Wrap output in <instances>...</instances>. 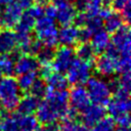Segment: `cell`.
I'll return each mask as SVG.
<instances>
[{
  "instance_id": "b9f144b4",
  "label": "cell",
  "mask_w": 131,
  "mask_h": 131,
  "mask_svg": "<svg viewBox=\"0 0 131 131\" xmlns=\"http://www.w3.org/2000/svg\"><path fill=\"white\" fill-rule=\"evenodd\" d=\"M121 11H122V14H121V15H122L124 21L129 23L130 16H131V4H130V2H128V3L123 7V9H122Z\"/></svg>"
},
{
  "instance_id": "7c38bea8",
  "label": "cell",
  "mask_w": 131,
  "mask_h": 131,
  "mask_svg": "<svg viewBox=\"0 0 131 131\" xmlns=\"http://www.w3.org/2000/svg\"><path fill=\"white\" fill-rule=\"evenodd\" d=\"M106 111L110 114V116L113 119H116L122 115L129 114L130 111V99L129 98H122V97H116L114 96L112 99L107 101Z\"/></svg>"
},
{
  "instance_id": "ac0fdd59",
  "label": "cell",
  "mask_w": 131,
  "mask_h": 131,
  "mask_svg": "<svg viewBox=\"0 0 131 131\" xmlns=\"http://www.w3.org/2000/svg\"><path fill=\"white\" fill-rule=\"evenodd\" d=\"M90 40H91V46L93 47L95 53H101L102 51H104L111 42L108 33L102 29L93 33Z\"/></svg>"
},
{
  "instance_id": "3957f363",
  "label": "cell",
  "mask_w": 131,
  "mask_h": 131,
  "mask_svg": "<svg viewBox=\"0 0 131 131\" xmlns=\"http://www.w3.org/2000/svg\"><path fill=\"white\" fill-rule=\"evenodd\" d=\"M35 34L39 41L44 45L49 47H55L58 43L57 41V27L53 18L43 15L36 19L35 21Z\"/></svg>"
},
{
  "instance_id": "cb8c5ba5",
  "label": "cell",
  "mask_w": 131,
  "mask_h": 131,
  "mask_svg": "<svg viewBox=\"0 0 131 131\" xmlns=\"http://www.w3.org/2000/svg\"><path fill=\"white\" fill-rule=\"evenodd\" d=\"M36 19L33 18L28 12L21 14L19 20L15 25V32H23V33H31L34 29Z\"/></svg>"
},
{
  "instance_id": "8fae6325",
  "label": "cell",
  "mask_w": 131,
  "mask_h": 131,
  "mask_svg": "<svg viewBox=\"0 0 131 131\" xmlns=\"http://www.w3.org/2000/svg\"><path fill=\"white\" fill-rule=\"evenodd\" d=\"M117 59L106 53L100 54L96 59H95V71L104 77H110L113 74H115L116 69H117Z\"/></svg>"
},
{
  "instance_id": "d6a6232c",
  "label": "cell",
  "mask_w": 131,
  "mask_h": 131,
  "mask_svg": "<svg viewBox=\"0 0 131 131\" xmlns=\"http://www.w3.org/2000/svg\"><path fill=\"white\" fill-rule=\"evenodd\" d=\"M101 0H90V3L86 9V11H84L88 17H92L95 15H98L100 9H101Z\"/></svg>"
},
{
  "instance_id": "816d5d0a",
  "label": "cell",
  "mask_w": 131,
  "mask_h": 131,
  "mask_svg": "<svg viewBox=\"0 0 131 131\" xmlns=\"http://www.w3.org/2000/svg\"><path fill=\"white\" fill-rule=\"evenodd\" d=\"M3 77V73L1 72V70H0V78H2Z\"/></svg>"
},
{
  "instance_id": "e0dca14e",
  "label": "cell",
  "mask_w": 131,
  "mask_h": 131,
  "mask_svg": "<svg viewBox=\"0 0 131 131\" xmlns=\"http://www.w3.org/2000/svg\"><path fill=\"white\" fill-rule=\"evenodd\" d=\"M38 104L39 99L37 97H35L32 94H27L24 97H20L18 104L16 106L17 113L21 115H33L36 112Z\"/></svg>"
},
{
  "instance_id": "1f68e13d",
  "label": "cell",
  "mask_w": 131,
  "mask_h": 131,
  "mask_svg": "<svg viewBox=\"0 0 131 131\" xmlns=\"http://www.w3.org/2000/svg\"><path fill=\"white\" fill-rule=\"evenodd\" d=\"M92 33H95L102 29L103 27V19L99 15H95L92 17H88V20L86 23V26Z\"/></svg>"
},
{
  "instance_id": "83f0119b",
  "label": "cell",
  "mask_w": 131,
  "mask_h": 131,
  "mask_svg": "<svg viewBox=\"0 0 131 131\" xmlns=\"http://www.w3.org/2000/svg\"><path fill=\"white\" fill-rule=\"evenodd\" d=\"M0 70L3 76H11L14 73V59L9 53L0 55Z\"/></svg>"
},
{
  "instance_id": "bcb514c9",
  "label": "cell",
  "mask_w": 131,
  "mask_h": 131,
  "mask_svg": "<svg viewBox=\"0 0 131 131\" xmlns=\"http://www.w3.org/2000/svg\"><path fill=\"white\" fill-rule=\"evenodd\" d=\"M49 1H51L52 4L55 5V6H58V5H60V4L64 3V2H67V0H49Z\"/></svg>"
},
{
  "instance_id": "ee69618b",
  "label": "cell",
  "mask_w": 131,
  "mask_h": 131,
  "mask_svg": "<svg viewBox=\"0 0 131 131\" xmlns=\"http://www.w3.org/2000/svg\"><path fill=\"white\" fill-rule=\"evenodd\" d=\"M16 2L18 3V5L21 8H28L29 6H31L34 2V0H16Z\"/></svg>"
},
{
  "instance_id": "d6986e66",
  "label": "cell",
  "mask_w": 131,
  "mask_h": 131,
  "mask_svg": "<svg viewBox=\"0 0 131 131\" xmlns=\"http://www.w3.org/2000/svg\"><path fill=\"white\" fill-rule=\"evenodd\" d=\"M45 83L49 89L53 90H64L67 89L69 82L67 80V77H64L61 73L58 72H51L49 75H47L45 78Z\"/></svg>"
},
{
  "instance_id": "7dc6e473",
  "label": "cell",
  "mask_w": 131,
  "mask_h": 131,
  "mask_svg": "<svg viewBox=\"0 0 131 131\" xmlns=\"http://www.w3.org/2000/svg\"><path fill=\"white\" fill-rule=\"evenodd\" d=\"M113 1H114V0H101V3H102V5H103V6L108 7L110 5H112Z\"/></svg>"
},
{
  "instance_id": "277c9868",
  "label": "cell",
  "mask_w": 131,
  "mask_h": 131,
  "mask_svg": "<svg viewBox=\"0 0 131 131\" xmlns=\"http://www.w3.org/2000/svg\"><path fill=\"white\" fill-rule=\"evenodd\" d=\"M86 90L88 92L89 98L93 103L105 105L111 98V88L108 83L103 79L98 77H90L87 82Z\"/></svg>"
},
{
  "instance_id": "603a6c76",
  "label": "cell",
  "mask_w": 131,
  "mask_h": 131,
  "mask_svg": "<svg viewBox=\"0 0 131 131\" xmlns=\"http://www.w3.org/2000/svg\"><path fill=\"white\" fill-rule=\"evenodd\" d=\"M18 114L19 131H35L38 127V120L33 115H21Z\"/></svg>"
},
{
  "instance_id": "4dcf8cb0",
  "label": "cell",
  "mask_w": 131,
  "mask_h": 131,
  "mask_svg": "<svg viewBox=\"0 0 131 131\" xmlns=\"http://www.w3.org/2000/svg\"><path fill=\"white\" fill-rule=\"evenodd\" d=\"M130 66H131L130 54L129 55H121L117 59L116 72H118L119 74H122L125 72H130Z\"/></svg>"
},
{
  "instance_id": "6da1fadb",
  "label": "cell",
  "mask_w": 131,
  "mask_h": 131,
  "mask_svg": "<svg viewBox=\"0 0 131 131\" xmlns=\"http://www.w3.org/2000/svg\"><path fill=\"white\" fill-rule=\"evenodd\" d=\"M45 99L39 102L36 110L38 122L48 124L63 119L69 111V92L64 90L47 89Z\"/></svg>"
},
{
  "instance_id": "52a82bcc",
  "label": "cell",
  "mask_w": 131,
  "mask_h": 131,
  "mask_svg": "<svg viewBox=\"0 0 131 131\" xmlns=\"http://www.w3.org/2000/svg\"><path fill=\"white\" fill-rule=\"evenodd\" d=\"M23 14V8L15 1L3 6L0 11V26L5 29H10L15 27Z\"/></svg>"
},
{
  "instance_id": "c3c4849f",
  "label": "cell",
  "mask_w": 131,
  "mask_h": 131,
  "mask_svg": "<svg viewBox=\"0 0 131 131\" xmlns=\"http://www.w3.org/2000/svg\"><path fill=\"white\" fill-rule=\"evenodd\" d=\"M14 0H0V5L1 6H5V5H7V4H9V3H11V2H13Z\"/></svg>"
},
{
  "instance_id": "f6af8a7d",
  "label": "cell",
  "mask_w": 131,
  "mask_h": 131,
  "mask_svg": "<svg viewBox=\"0 0 131 131\" xmlns=\"http://www.w3.org/2000/svg\"><path fill=\"white\" fill-rule=\"evenodd\" d=\"M34 1L36 2V4H39V5L43 6V7L49 3V0H34Z\"/></svg>"
},
{
  "instance_id": "4fadbf2b",
  "label": "cell",
  "mask_w": 131,
  "mask_h": 131,
  "mask_svg": "<svg viewBox=\"0 0 131 131\" xmlns=\"http://www.w3.org/2000/svg\"><path fill=\"white\" fill-rule=\"evenodd\" d=\"M39 68L38 60L28 53H24L23 55L18 56L14 61V73L16 75H21L28 72L37 71Z\"/></svg>"
},
{
  "instance_id": "f546056e",
  "label": "cell",
  "mask_w": 131,
  "mask_h": 131,
  "mask_svg": "<svg viewBox=\"0 0 131 131\" xmlns=\"http://www.w3.org/2000/svg\"><path fill=\"white\" fill-rule=\"evenodd\" d=\"M116 123L112 117H103L99 122L92 126L91 131H115Z\"/></svg>"
},
{
  "instance_id": "484cf974",
  "label": "cell",
  "mask_w": 131,
  "mask_h": 131,
  "mask_svg": "<svg viewBox=\"0 0 131 131\" xmlns=\"http://www.w3.org/2000/svg\"><path fill=\"white\" fill-rule=\"evenodd\" d=\"M18 76L19 77L16 81H17V85H18L19 89L23 91H29L32 84L37 79V72L36 71L28 72V73H25V74H21Z\"/></svg>"
},
{
  "instance_id": "2e32d148",
  "label": "cell",
  "mask_w": 131,
  "mask_h": 131,
  "mask_svg": "<svg viewBox=\"0 0 131 131\" xmlns=\"http://www.w3.org/2000/svg\"><path fill=\"white\" fill-rule=\"evenodd\" d=\"M16 41L14 32L9 29L0 31V53H11L15 50Z\"/></svg>"
},
{
  "instance_id": "f1b7e54d",
  "label": "cell",
  "mask_w": 131,
  "mask_h": 131,
  "mask_svg": "<svg viewBox=\"0 0 131 131\" xmlns=\"http://www.w3.org/2000/svg\"><path fill=\"white\" fill-rule=\"evenodd\" d=\"M47 89H48V87H47L45 81L37 78L34 81V83L32 84V86L30 88V92H31L32 95H34L35 97L40 99V98L45 96V94L47 92Z\"/></svg>"
},
{
  "instance_id": "8992f818",
  "label": "cell",
  "mask_w": 131,
  "mask_h": 131,
  "mask_svg": "<svg viewBox=\"0 0 131 131\" xmlns=\"http://www.w3.org/2000/svg\"><path fill=\"white\" fill-rule=\"evenodd\" d=\"M75 50L71 46H61L55 52L51 62V68L53 71L58 73H66L72 62L75 59Z\"/></svg>"
},
{
  "instance_id": "5b68a950",
  "label": "cell",
  "mask_w": 131,
  "mask_h": 131,
  "mask_svg": "<svg viewBox=\"0 0 131 131\" xmlns=\"http://www.w3.org/2000/svg\"><path fill=\"white\" fill-rule=\"evenodd\" d=\"M91 73L92 64L90 61L75 58L67 71V80L71 84L82 85L91 77Z\"/></svg>"
},
{
  "instance_id": "f35d334b",
  "label": "cell",
  "mask_w": 131,
  "mask_h": 131,
  "mask_svg": "<svg viewBox=\"0 0 131 131\" xmlns=\"http://www.w3.org/2000/svg\"><path fill=\"white\" fill-rule=\"evenodd\" d=\"M115 123L119 126V127H128L130 126V117H129V114H125V115H122L116 119H114Z\"/></svg>"
},
{
  "instance_id": "ab89813d",
  "label": "cell",
  "mask_w": 131,
  "mask_h": 131,
  "mask_svg": "<svg viewBox=\"0 0 131 131\" xmlns=\"http://www.w3.org/2000/svg\"><path fill=\"white\" fill-rule=\"evenodd\" d=\"M44 15L50 17V18H55L56 15V6L53 4H47L44 6Z\"/></svg>"
},
{
  "instance_id": "44dd1931",
  "label": "cell",
  "mask_w": 131,
  "mask_h": 131,
  "mask_svg": "<svg viewBox=\"0 0 131 131\" xmlns=\"http://www.w3.org/2000/svg\"><path fill=\"white\" fill-rule=\"evenodd\" d=\"M0 131H19L18 114H6L0 119Z\"/></svg>"
},
{
  "instance_id": "74e56055",
  "label": "cell",
  "mask_w": 131,
  "mask_h": 131,
  "mask_svg": "<svg viewBox=\"0 0 131 131\" xmlns=\"http://www.w3.org/2000/svg\"><path fill=\"white\" fill-rule=\"evenodd\" d=\"M87 20H88L87 14H86L85 12H80V13L76 14V16H75L73 23H75L76 27H80V28H81V27H85V26H86Z\"/></svg>"
},
{
  "instance_id": "30bf717a",
  "label": "cell",
  "mask_w": 131,
  "mask_h": 131,
  "mask_svg": "<svg viewBox=\"0 0 131 131\" xmlns=\"http://www.w3.org/2000/svg\"><path fill=\"white\" fill-rule=\"evenodd\" d=\"M82 123L87 127H92L97 122H99L103 117H105V108L100 104H89L82 112Z\"/></svg>"
},
{
  "instance_id": "f5cc1de1",
  "label": "cell",
  "mask_w": 131,
  "mask_h": 131,
  "mask_svg": "<svg viewBox=\"0 0 131 131\" xmlns=\"http://www.w3.org/2000/svg\"><path fill=\"white\" fill-rule=\"evenodd\" d=\"M2 112V105H1V102H0V113Z\"/></svg>"
},
{
  "instance_id": "7402d4cb",
  "label": "cell",
  "mask_w": 131,
  "mask_h": 131,
  "mask_svg": "<svg viewBox=\"0 0 131 131\" xmlns=\"http://www.w3.org/2000/svg\"><path fill=\"white\" fill-rule=\"evenodd\" d=\"M75 54L78 56L79 59L91 62V60L94 59L96 53H95L93 47L91 46V44H89L88 42H85V43H80L77 46V48L75 50Z\"/></svg>"
},
{
  "instance_id": "e575fe53",
  "label": "cell",
  "mask_w": 131,
  "mask_h": 131,
  "mask_svg": "<svg viewBox=\"0 0 131 131\" xmlns=\"http://www.w3.org/2000/svg\"><path fill=\"white\" fill-rule=\"evenodd\" d=\"M27 12L33 18L37 19V18H39V17H41V16L44 15V7L41 6V5H39V4H34V5L32 4L31 6L28 7Z\"/></svg>"
},
{
  "instance_id": "4316f807",
  "label": "cell",
  "mask_w": 131,
  "mask_h": 131,
  "mask_svg": "<svg viewBox=\"0 0 131 131\" xmlns=\"http://www.w3.org/2000/svg\"><path fill=\"white\" fill-rule=\"evenodd\" d=\"M54 49L53 47L49 46H42L40 51L36 54L37 60L39 62V66H44V64H51L53 56H54Z\"/></svg>"
},
{
  "instance_id": "7bdbcfd3",
  "label": "cell",
  "mask_w": 131,
  "mask_h": 131,
  "mask_svg": "<svg viewBox=\"0 0 131 131\" xmlns=\"http://www.w3.org/2000/svg\"><path fill=\"white\" fill-rule=\"evenodd\" d=\"M130 2V0H114L112 5L114 7V9L118 10V11H121L123 9V7L128 3Z\"/></svg>"
},
{
  "instance_id": "5bb4252c",
  "label": "cell",
  "mask_w": 131,
  "mask_h": 131,
  "mask_svg": "<svg viewBox=\"0 0 131 131\" xmlns=\"http://www.w3.org/2000/svg\"><path fill=\"white\" fill-rule=\"evenodd\" d=\"M76 8L73 4L69 3L68 1L56 6V15L55 18L61 26L71 25L74 21L76 16Z\"/></svg>"
},
{
  "instance_id": "681fc988",
  "label": "cell",
  "mask_w": 131,
  "mask_h": 131,
  "mask_svg": "<svg viewBox=\"0 0 131 131\" xmlns=\"http://www.w3.org/2000/svg\"><path fill=\"white\" fill-rule=\"evenodd\" d=\"M115 131H130L129 130V128L128 127H119L117 130H115Z\"/></svg>"
},
{
  "instance_id": "60d3db41",
  "label": "cell",
  "mask_w": 131,
  "mask_h": 131,
  "mask_svg": "<svg viewBox=\"0 0 131 131\" xmlns=\"http://www.w3.org/2000/svg\"><path fill=\"white\" fill-rule=\"evenodd\" d=\"M89 3H90V0H75L74 7L76 8V10L84 12V11H86Z\"/></svg>"
},
{
  "instance_id": "836d02e7",
  "label": "cell",
  "mask_w": 131,
  "mask_h": 131,
  "mask_svg": "<svg viewBox=\"0 0 131 131\" xmlns=\"http://www.w3.org/2000/svg\"><path fill=\"white\" fill-rule=\"evenodd\" d=\"M93 33L87 28V27H81L80 30H78V36H77V42L85 43L89 42Z\"/></svg>"
},
{
  "instance_id": "d4e9b609",
  "label": "cell",
  "mask_w": 131,
  "mask_h": 131,
  "mask_svg": "<svg viewBox=\"0 0 131 131\" xmlns=\"http://www.w3.org/2000/svg\"><path fill=\"white\" fill-rule=\"evenodd\" d=\"M63 122L59 125V131H89L88 127L76 119H62Z\"/></svg>"
},
{
  "instance_id": "f907efd6",
  "label": "cell",
  "mask_w": 131,
  "mask_h": 131,
  "mask_svg": "<svg viewBox=\"0 0 131 131\" xmlns=\"http://www.w3.org/2000/svg\"><path fill=\"white\" fill-rule=\"evenodd\" d=\"M35 131H48V130H47V128H46V127H41V128L37 127V129H36Z\"/></svg>"
},
{
  "instance_id": "7a4b0ae2",
  "label": "cell",
  "mask_w": 131,
  "mask_h": 131,
  "mask_svg": "<svg viewBox=\"0 0 131 131\" xmlns=\"http://www.w3.org/2000/svg\"><path fill=\"white\" fill-rule=\"evenodd\" d=\"M20 89L17 81L11 76L0 78V102L6 111H14L20 99Z\"/></svg>"
},
{
  "instance_id": "8d00e7d4",
  "label": "cell",
  "mask_w": 131,
  "mask_h": 131,
  "mask_svg": "<svg viewBox=\"0 0 131 131\" xmlns=\"http://www.w3.org/2000/svg\"><path fill=\"white\" fill-rule=\"evenodd\" d=\"M42 46H43V43H42L41 41H39L38 39L32 40L31 43H30L29 49H28V53H29L30 55L35 56V55L40 51V49L42 48Z\"/></svg>"
},
{
  "instance_id": "9c48e42d",
  "label": "cell",
  "mask_w": 131,
  "mask_h": 131,
  "mask_svg": "<svg viewBox=\"0 0 131 131\" xmlns=\"http://www.w3.org/2000/svg\"><path fill=\"white\" fill-rule=\"evenodd\" d=\"M69 102L72 108L77 112H82L91 103V100L85 87L82 85H74L69 92Z\"/></svg>"
},
{
  "instance_id": "ffe728a7",
  "label": "cell",
  "mask_w": 131,
  "mask_h": 131,
  "mask_svg": "<svg viewBox=\"0 0 131 131\" xmlns=\"http://www.w3.org/2000/svg\"><path fill=\"white\" fill-rule=\"evenodd\" d=\"M124 25V19L122 15L118 12H111L103 18V26L107 33H115Z\"/></svg>"
},
{
  "instance_id": "ba28073f",
  "label": "cell",
  "mask_w": 131,
  "mask_h": 131,
  "mask_svg": "<svg viewBox=\"0 0 131 131\" xmlns=\"http://www.w3.org/2000/svg\"><path fill=\"white\" fill-rule=\"evenodd\" d=\"M111 44L119 51V56L130 54V30L127 25H123L114 33Z\"/></svg>"
},
{
  "instance_id": "9a60e30c",
  "label": "cell",
  "mask_w": 131,
  "mask_h": 131,
  "mask_svg": "<svg viewBox=\"0 0 131 131\" xmlns=\"http://www.w3.org/2000/svg\"><path fill=\"white\" fill-rule=\"evenodd\" d=\"M78 29L76 26H62L57 31V41L63 46H72L77 42Z\"/></svg>"
},
{
  "instance_id": "d590c367",
  "label": "cell",
  "mask_w": 131,
  "mask_h": 131,
  "mask_svg": "<svg viewBox=\"0 0 131 131\" xmlns=\"http://www.w3.org/2000/svg\"><path fill=\"white\" fill-rule=\"evenodd\" d=\"M120 75L121 76L118 79L119 86L120 87H123L125 89L130 90V87H131V76H130V72H125V73H122Z\"/></svg>"
}]
</instances>
